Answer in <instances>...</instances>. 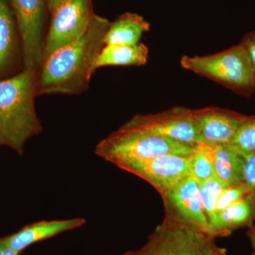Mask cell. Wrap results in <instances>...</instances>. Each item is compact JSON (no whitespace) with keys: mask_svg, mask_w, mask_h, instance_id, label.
I'll use <instances>...</instances> for the list:
<instances>
[{"mask_svg":"<svg viewBox=\"0 0 255 255\" xmlns=\"http://www.w3.org/2000/svg\"><path fill=\"white\" fill-rule=\"evenodd\" d=\"M110 23L95 14L82 36L44 58L37 70V95H80L86 92Z\"/></svg>","mask_w":255,"mask_h":255,"instance_id":"obj_1","label":"cell"},{"mask_svg":"<svg viewBox=\"0 0 255 255\" xmlns=\"http://www.w3.org/2000/svg\"><path fill=\"white\" fill-rule=\"evenodd\" d=\"M37 70L24 69L11 78L0 80V146L22 155L25 144L41 133L37 116Z\"/></svg>","mask_w":255,"mask_h":255,"instance_id":"obj_2","label":"cell"},{"mask_svg":"<svg viewBox=\"0 0 255 255\" xmlns=\"http://www.w3.org/2000/svg\"><path fill=\"white\" fill-rule=\"evenodd\" d=\"M195 147L159 136L127 122L97 144L95 154L125 170L132 164L159 156H191Z\"/></svg>","mask_w":255,"mask_h":255,"instance_id":"obj_3","label":"cell"},{"mask_svg":"<svg viewBox=\"0 0 255 255\" xmlns=\"http://www.w3.org/2000/svg\"><path fill=\"white\" fill-rule=\"evenodd\" d=\"M181 66L196 75L223 85L243 97L255 91V75L241 43L214 54L181 58Z\"/></svg>","mask_w":255,"mask_h":255,"instance_id":"obj_4","label":"cell"},{"mask_svg":"<svg viewBox=\"0 0 255 255\" xmlns=\"http://www.w3.org/2000/svg\"><path fill=\"white\" fill-rule=\"evenodd\" d=\"M214 236L165 214L149 243L137 255H203Z\"/></svg>","mask_w":255,"mask_h":255,"instance_id":"obj_5","label":"cell"},{"mask_svg":"<svg viewBox=\"0 0 255 255\" xmlns=\"http://www.w3.org/2000/svg\"><path fill=\"white\" fill-rule=\"evenodd\" d=\"M22 42L23 68L38 70L50 14L48 0H9ZM23 69V70H24Z\"/></svg>","mask_w":255,"mask_h":255,"instance_id":"obj_6","label":"cell"},{"mask_svg":"<svg viewBox=\"0 0 255 255\" xmlns=\"http://www.w3.org/2000/svg\"><path fill=\"white\" fill-rule=\"evenodd\" d=\"M92 0H67L50 14L43 60L82 36L94 16Z\"/></svg>","mask_w":255,"mask_h":255,"instance_id":"obj_7","label":"cell"},{"mask_svg":"<svg viewBox=\"0 0 255 255\" xmlns=\"http://www.w3.org/2000/svg\"><path fill=\"white\" fill-rule=\"evenodd\" d=\"M127 123L159 136L196 145L198 144L194 110L174 107L157 114H136Z\"/></svg>","mask_w":255,"mask_h":255,"instance_id":"obj_8","label":"cell"},{"mask_svg":"<svg viewBox=\"0 0 255 255\" xmlns=\"http://www.w3.org/2000/svg\"><path fill=\"white\" fill-rule=\"evenodd\" d=\"M125 171L148 182L162 197L191 175V156H159L132 164Z\"/></svg>","mask_w":255,"mask_h":255,"instance_id":"obj_9","label":"cell"},{"mask_svg":"<svg viewBox=\"0 0 255 255\" xmlns=\"http://www.w3.org/2000/svg\"><path fill=\"white\" fill-rule=\"evenodd\" d=\"M162 198L166 215L211 235L201 204L199 182L193 176L184 179Z\"/></svg>","mask_w":255,"mask_h":255,"instance_id":"obj_10","label":"cell"},{"mask_svg":"<svg viewBox=\"0 0 255 255\" xmlns=\"http://www.w3.org/2000/svg\"><path fill=\"white\" fill-rule=\"evenodd\" d=\"M198 143L230 145L248 116L219 107L194 110Z\"/></svg>","mask_w":255,"mask_h":255,"instance_id":"obj_11","label":"cell"},{"mask_svg":"<svg viewBox=\"0 0 255 255\" xmlns=\"http://www.w3.org/2000/svg\"><path fill=\"white\" fill-rule=\"evenodd\" d=\"M22 42L9 0H0V80L23 70Z\"/></svg>","mask_w":255,"mask_h":255,"instance_id":"obj_12","label":"cell"},{"mask_svg":"<svg viewBox=\"0 0 255 255\" xmlns=\"http://www.w3.org/2000/svg\"><path fill=\"white\" fill-rule=\"evenodd\" d=\"M86 221L81 218L41 221L25 226L18 232L0 239L15 251L21 253L27 247L37 242L48 239L59 233L80 227Z\"/></svg>","mask_w":255,"mask_h":255,"instance_id":"obj_13","label":"cell"},{"mask_svg":"<svg viewBox=\"0 0 255 255\" xmlns=\"http://www.w3.org/2000/svg\"><path fill=\"white\" fill-rule=\"evenodd\" d=\"M255 223V202L251 194L216 214L209 226L212 236L232 233L238 228Z\"/></svg>","mask_w":255,"mask_h":255,"instance_id":"obj_14","label":"cell"},{"mask_svg":"<svg viewBox=\"0 0 255 255\" xmlns=\"http://www.w3.org/2000/svg\"><path fill=\"white\" fill-rule=\"evenodd\" d=\"M150 24L136 13L126 12L111 22L105 35V45H135L150 31Z\"/></svg>","mask_w":255,"mask_h":255,"instance_id":"obj_15","label":"cell"},{"mask_svg":"<svg viewBox=\"0 0 255 255\" xmlns=\"http://www.w3.org/2000/svg\"><path fill=\"white\" fill-rule=\"evenodd\" d=\"M148 47L135 45H105L93 65V71L106 66H142L148 61Z\"/></svg>","mask_w":255,"mask_h":255,"instance_id":"obj_16","label":"cell"},{"mask_svg":"<svg viewBox=\"0 0 255 255\" xmlns=\"http://www.w3.org/2000/svg\"><path fill=\"white\" fill-rule=\"evenodd\" d=\"M215 175L228 187L243 184L244 158L230 145L213 146Z\"/></svg>","mask_w":255,"mask_h":255,"instance_id":"obj_17","label":"cell"},{"mask_svg":"<svg viewBox=\"0 0 255 255\" xmlns=\"http://www.w3.org/2000/svg\"><path fill=\"white\" fill-rule=\"evenodd\" d=\"M191 174L199 182L216 177L213 146L196 144L195 150L191 156Z\"/></svg>","mask_w":255,"mask_h":255,"instance_id":"obj_18","label":"cell"},{"mask_svg":"<svg viewBox=\"0 0 255 255\" xmlns=\"http://www.w3.org/2000/svg\"><path fill=\"white\" fill-rule=\"evenodd\" d=\"M227 187L226 184L216 177L199 182L201 204L209 226L216 216L218 199L222 191Z\"/></svg>","mask_w":255,"mask_h":255,"instance_id":"obj_19","label":"cell"},{"mask_svg":"<svg viewBox=\"0 0 255 255\" xmlns=\"http://www.w3.org/2000/svg\"><path fill=\"white\" fill-rule=\"evenodd\" d=\"M230 145L243 158L255 154V116L247 117Z\"/></svg>","mask_w":255,"mask_h":255,"instance_id":"obj_20","label":"cell"},{"mask_svg":"<svg viewBox=\"0 0 255 255\" xmlns=\"http://www.w3.org/2000/svg\"><path fill=\"white\" fill-rule=\"evenodd\" d=\"M250 194L249 189L244 183L226 187L221 193L216 203V214L236 204Z\"/></svg>","mask_w":255,"mask_h":255,"instance_id":"obj_21","label":"cell"},{"mask_svg":"<svg viewBox=\"0 0 255 255\" xmlns=\"http://www.w3.org/2000/svg\"><path fill=\"white\" fill-rule=\"evenodd\" d=\"M243 182L249 189L255 202V154L244 158Z\"/></svg>","mask_w":255,"mask_h":255,"instance_id":"obj_22","label":"cell"},{"mask_svg":"<svg viewBox=\"0 0 255 255\" xmlns=\"http://www.w3.org/2000/svg\"><path fill=\"white\" fill-rule=\"evenodd\" d=\"M240 43L246 50L255 75V31L245 34Z\"/></svg>","mask_w":255,"mask_h":255,"instance_id":"obj_23","label":"cell"},{"mask_svg":"<svg viewBox=\"0 0 255 255\" xmlns=\"http://www.w3.org/2000/svg\"><path fill=\"white\" fill-rule=\"evenodd\" d=\"M203 255H227L225 250L211 244Z\"/></svg>","mask_w":255,"mask_h":255,"instance_id":"obj_24","label":"cell"},{"mask_svg":"<svg viewBox=\"0 0 255 255\" xmlns=\"http://www.w3.org/2000/svg\"><path fill=\"white\" fill-rule=\"evenodd\" d=\"M20 253L15 251L0 239V255H19Z\"/></svg>","mask_w":255,"mask_h":255,"instance_id":"obj_25","label":"cell"},{"mask_svg":"<svg viewBox=\"0 0 255 255\" xmlns=\"http://www.w3.org/2000/svg\"><path fill=\"white\" fill-rule=\"evenodd\" d=\"M248 229V236L251 240L252 248H253V252L252 255H255V223L250 226Z\"/></svg>","mask_w":255,"mask_h":255,"instance_id":"obj_26","label":"cell"},{"mask_svg":"<svg viewBox=\"0 0 255 255\" xmlns=\"http://www.w3.org/2000/svg\"><path fill=\"white\" fill-rule=\"evenodd\" d=\"M66 1L67 0H48V9H49L50 14L53 12L58 6Z\"/></svg>","mask_w":255,"mask_h":255,"instance_id":"obj_27","label":"cell"}]
</instances>
